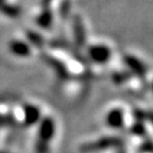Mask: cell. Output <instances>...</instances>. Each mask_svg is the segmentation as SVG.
Wrapping results in <instances>:
<instances>
[{
  "mask_svg": "<svg viewBox=\"0 0 153 153\" xmlns=\"http://www.w3.org/2000/svg\"><path fill=\"white\" fill-rule=\"evenodd\" d=\"M56 126L52 118H44L39 128V140L36 144V153L49 152V141L55 135Z\"/></svg>",
  "mask_w": 153,
  "mask_h": 153,
  "instance_id": "6da1fadb",
  "label": "cell"
},
{
  "mask_svg": "<svg viewBox=\"0 0 153 153\" xmlns=\"http://www.w3.org/2000/svg\"><path fill=\"white\" fill-rule=\"evenodd\" d=\"M121 144L120 138L118 137H102L98 141L88 143L85 145H83L81 150L83 152H94V151H100V150H104V149L115 148Z\"/></svg>",
  "mask_w": 153,
  "mask_h": 153,
  "instance_id": "7a4b0ae2",
  "label": "cell"
},
{
  "mask_svg": "<svg viewBox=\"0 0 153 153\" xmlns=\"http://www.w3.org/2000/svg\"><path fill=\"white\" fill-rule=\"evenodd\" d=\"M88 56L97 64H105L107 61L109 60L110 56H111V51H110V49L107 45L97 44V45L90 47Z\"/></svg>",
  "mask_w": 153,
  "mask_h": 153,
  "instance_id": "3957f363",
  "label": "cell"
},
{
  "mask_svg": "<svg viewBox=\"0 0 153 153\" xmlns=\"http://www.w3.org/2000/svg\"><path fill=\"white\" fill-rule=\"evenodd\" d=\"M125 64L127 65V67L131 69L134 74H136L138 76H144L146 74V68L145 66L143 65V62L141 60H138L137 58L133 57V56L127 55L124 58Z\"/></svg>",
  "mask_w": 153,
  "mask_h": 153,
  "instance_id": "277c9868",
  "label": "cell"
},
{
  "mask_svg": "<svg viewBox=\"0 0 153 153\" xmlns=\"http://www.w3.org/2000/svg\"><path fill=\"white\" fill-rule=\"evenodd\" d=\"M73 26H74V36H75L76 45L77 47H83L85 44V28H84L81 17H74Z\"/></svg>",
  "mask_w": 153,
  "mask_h": 153,
  "instance_id": "5b68a950",
  "label": "cell"
},
{
  "mask_svg": "<svg viewBox=\"0 0 153 153\" xmlns=\"http://www.w3.org/2000/svg\"><path fill=\"white\" fill-rule=\"evenodd\" d=\"M124 114L120 109L111 110L107 116V124L112 128H120L124 125Z\"/></svg>",
  "mask_w": 153,
  "mask_h": 153,
  "instance_id": "8992f818",
  "label": "cell"
},
{
  "mask_svg": "<svg viewBox=\"0 0 153 153\" xmlns=\"http://www.w3.org/2000/svg\"><path fill=\"white\" fill-rule=\"evenodd\" d=\"M9 49L14 55L19 57H27L31 53L30 47L23 41H11L9 44Z\"/></svg>",
  "mask_w": 153,
  "mask_h": 153,
  "instance_id": "52a82bcc",
  "label": "cell"
},
{
  "mask_svg": "<svg viewBox=\"0 0 153 153\" xmlns=\"http://www.w3.org/2000/svg\"><path fill=\"white\" fill-rule=\"evenodd\" d=\"M25 112V123L26 125H32L35 124L40 119V110L32 104H26L24 108Z\"/></svg>",
  "mask_w": 153,
  "mask_h": 153,
  "instance_id": "ba28073f",
  "label": "cell"
},
{
  "mask_svg": "<svg viewBox=\"0 0 153 153\" xmlns=\"http://www.w3.org/2000/svg\"><path fill=\"white\" fill-rule=\"evenodd\" d=\"M52 21H53V16L48 7L44 8L42 13L36 18V23L39 24V26H41L42 28H49L52 24Z\"/></svg>",
  "mask_w": 153,
  "mask_h": 153,
  "instance_id": "9c48e42d",
  "label": "cell"
},
{
  "mask_svg": "<svg viewBox=\"0 0 153 153\" xmlns=\"http://www.w3.org/2000/svg\"><path fill=\"white\" fill-rule=\"evenodd\" d=\"M0 10L9 17H17L22 13L21 7L16 5H2L0 7Z\"/></svg>",
  "mask_w": 153,
  "mask_h": 153,
  "instance_id": "30bf717a",
  "label": "cell"
},
{
  "mask_svg": "<svg viewBox=\"0 0 153 153\" xmlns=\"http://www.w3.org/2000/svg\"><path fill=\"white\" fill-rule=\"evenodd\" d=\"M45 59H47V61L49 62L50 65L55 68L56 71H57V73H58L60 76H64V75H66V74H67V73H66L65 67H64V65H62V64H60L59 61H57L56 59H53V58H50V57H45Z\"/></svg>",
  "mask_w": 153,
  "mask_h": 153,
  "instance_id": "8fae6325",
  "label": "cell"
},
{
  "mask_svg": "<svg viewBox=\"0 0 153 153\" xmlns=\"http://www.w3.org/2000/svg\"><path fill=\"white\" fill-rule=\"evenodd\" d=\"M59 14L64 19L69 16V14H71V2L68 0H65V1L61 2L60 8H59Z\"/></svg>",
  "mask_w": 153,
  "mask_h": 153,
  "instance_id": "7c38bea8",
  "label": "cell"
},
{
  "mask_svg": "<svg viewBox=\"0 0 153 153\" xmlns=\"http://www.w3.org/2000/svg\"><path fill=\"white\" fill-rule=\"evenodd\" d=\"M27 38L28 40L32 42L35 47H41L43 44V39L39 35L38 33L35 32H28L27 33Z\"/></svg>",
  "mask_w": 153,
  "mask_h": 153,
  "instance_id": "4fadbf2b",
  "label": "cell"
},
{
  "mask_svg": "<svg viewBox=\"0 0 153 153\" xmlns=\"http://www.w3.org/2000/svg\"><path fill=\"white\" fill-rule=\"evenodd\" d=\"M128 77H129V74H126V73H116L115 75L112 76V79L117 84H120V83L125 82Z\"/></svg>",
  "mask_w": 153,
  "mask_h": 153,
  "instance_id": "5bb4252c",
  "label": "cell"
},
{
  "mask_svg": "<svg viewBox=\"0 0 153 153\" xmlns=\"http://www.w3.org/2000/svg\"><path fill=\"white\" fill-rule=\"evenodd\" d=\"M131 131H133L134 134L138 135V136H143V135L145 134V128H144V126H143L142 123H137V124H135V126H133Z\"/></svg>",
  "mask_w": 153,
  "mask_h": 153,
  "instance_id": "9a60e30c",
  "label": "cell"
},
{
  "mask_svg": "<svg viewBox=\"0 0 153 153\" xmlns=\"http://www.w3.org/2000/svg\"><path fill=\"white\" fill-rule=\"evenodd\" d=\"M143 152H153V143L152 142H146L144 143L142 145V148H141Z\"/></svg>",
  "mask_w": 153,
  "mask_h": 153,
  "instance_id": "2e32d148",
  "label": "cell"
},
{
  "mask_svg": "<svg viewBox=\"0 0 153 153\" xmlns=\"http://www.w3.org/2000/svg\"><path fill=\"white\" fill-rule=\"evenodd\" d=\"M51 1H52V0H42V5H43L44 8H47Z\"/></svg>",
  "mask_w": 153,
  "mask_h": 153,
  "instance_id": "e0dca14e",
  "label": "cell"
},
{
  "mask_svg": "<svg viewBox=\"0 0 153 153\" xmlns=\"http://www.w3.org/2000/svg\"><path fill=\"white\" fill-rule=\"evenodd\" d=\"M146 117L149 118V120L153 124V112H151V114H148V115H146Z\"/></svg>",
  "mask_w": 153,
  "mask_h": 153,
  "instance_id": "ac0fdd59",
  "label": "cell"
},
{
  "mask_svg": "<svg viewBox=\"0 0 153 153\" xmlns=\"http://www.w3.org/2000/svg\"><path fill=\"white\" fill-rule=\"evenodd\" d=\"M2 5H5V0H0V7Z\"/></svg>",
  "mask_w": 153,
  "mask_h": 153,
  "instance_id": "d6986e66",
  "label": "cell"
},
{
  "mask_svg": "<svg viewBox=\"0 0 153 153\" xmlns=\"http://www.w3.org/2000/svg\"><path fill=\"white\" fill-rule=\"evenodd\" d=\"M152 88H153V84H152Z\"/></svg>",
  "mask_w": 153,
  "mask_h": 153,
  "instance_id": "ffe728a7",
  "label": "cell"
}]
</instances>
